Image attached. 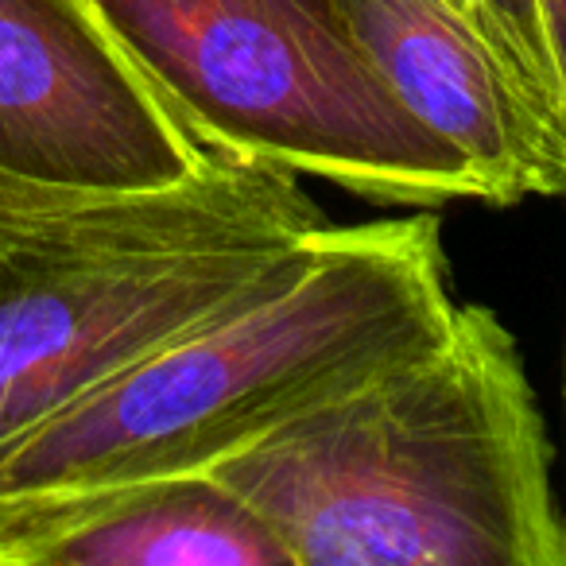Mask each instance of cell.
<instances>
[{
  "instance_id": "1",
  "label": "cell",
  "mask_w": 566,
  "mask_h": 566,
  "mask_svg": "<svg viewBox=\"0 0 566 566\" xmlns=\"http://www.w3.org/2000/svg\"><path fill=\"white\" fill-rule=\"evenodd\" d=\"M442 221L326 226L260 300L167 342L0 447V512L198 478L419 354L454 318Z\"/></svg>"
},
{
  "instance_id": "2",
  "label": "cell",
  "mask_w": 566,
  "mask_h": 566,
  "mask_svg": "<svg viewBox=\"0 0 566 566\" xmlns=\"http://www.w3.org/2000/svg\"><path fill=\"white\" fill-rule=\"evenodd\" d=\"M287 566H566L539 400L512 331L447 334L210 470Z\"/></svg>"
},
{
  "instance_id": "3",
  "label": "cell",
  "mask_w": 566,
  "mask_h": 566,
  "mask_svg": "<svg viewBox=\"0 0 566 566\" xmlns=\"http://www.w3.org/2000/svg\"><path fill=\"white\" fill-rule=\"evenodd\" d=\"M326 226L300 175L241 151L148 190L12 179L0 198V447L280 287Z\"/></svg>"
},
{
  "instance_id": "4",
  "label": "cell",
  "mask_w": 566,
  "mask_h": 566,
  "mask_svg": "<svg viewBox=\"0 0 566 566\" xmlns=\"http://www.w3.org/2000/svg\"><path fill=\"white\" fill-rule=\"evenodd\" d=\"M213 144L377 206L481 202L470 167L369 71L334 0H94Z\"/></svg>"
},
{
  "instance_id": "5",
  "label": "cell",
  "mask_w": 566,
  "mask_h": 566,
  "mask_svg": "<svg viewBox=\"0 0 566 566\" xmlns=\"http://www.w3.org/2000/svg\"><path fill=\"white\" fill-rule=\"evenodd\" d=\"M221 144L151 78L94 0H0V171L82 190L198 175Z\"/></svg>"
},
{
  "instance_id": "6",
  "label": "cell",
  "mask_w": 566,
  "mask_h": 566,
  "mask_svg": "<svg viewBox=\"0 0 566 566\" xmlns=\"http://www.w3.org/2000/svg\"><path fill=\"white\" fill-rule=\"evenodd\" d=\"M357 55L481 187L485 206L566 198V133L450 0H334Z\"/></svg>"
},
{
  "instance_id": "7",
  "label": "cell",
  "mask_w": 566,
  "mask_h": 566,
  "mask_svg": "<svg viewBox=\"0 0 566 566\" xmlns=\"http://www.w3.org/2000/svg\"><path fill=\"white\" fill-rule=\"evenodd\" d=\"M0 566H287L226 485L156 481L109 496L0 512Z\"/></svg>"
},
{
  "instance_id": "8",
  "label": "cell",
  "mask_w": 566,
  "mask_h": 566,
  "mask_svg": "<svg viewBox=\"0 0 566 566\" xmlns=\"http://www.w3.org/2000/svg\"><path fill=\"white\" fill-rule=\"evenodd\" d=\"M462 20L489 43L501 66L512 74L520 90L532 97L539 109L563 125V113L555 105V90H551L547 55H543L539 40V20H535V0H450ZM566 133V125H563Z\"/></svg>"
},
{
  "instance_id": "9",
  "label": "cell",
  "mask_w": 566,
  "mask_h": 566,
  "mask_svg": "<svg viewBox=\"0 0 566 566\" xmlns=\"http://www.w3.org/2000/svg\"><path fill=\"white\" fill-rule=\"evenodd\" d=\"M535 20H539V40H543V55H547L555 105L566 125V0H535Z\"/></svg>"
},
{
  "instance_id": "10",
  "label": "cell",
  "mask_w": 566,
  "mask_h": 566,
  "mask_svg": "<svg viewBox=\"0 0 566 566\" xmlns=\"http://www.w3.org/2000/svg\"><path fill=\"white\" fill-rule=\"evenodd\" d=\"M12 179H17V175H4V171H0V198H4V190H9Z\"/></svg>"
}]
</instances>
